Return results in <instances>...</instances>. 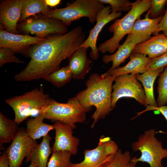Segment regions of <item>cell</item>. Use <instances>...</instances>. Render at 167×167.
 <instances>
[{"label": "cell", "mask_w": 167, "mask_h": 167, "mask_svg": "<svg viewBox=\"0 0 167 167\" xmlns=\"http://www.w3.org/2000/svg\"><path fill=\"white\" fill-rule=\"evenodd\" d=\"M85 38L83 28L79 26L65 34L47 36L31 47L28 54L30 60L22 71L15 75V80L23 82L44 79L59 69L62 61L79 48Z\"/></svg>", "instance_id": "cell-1"}, {"label": "cell", "mask_w": 167, "mask_h": 167, "mask_svg": "<svg viewBox=\"0 0 167 167\" xmlns=\"http://www.w3.org/2000/svg\"><path fill=\"white\" fill-rule=\"evenodd\" d=\"M115 77L108 76L102 78L97 73L92 74L85 83L86 88L75 96L82 107L87 112L93 106L96 110L91 117L94 121L93 128L101 119H104L111 109L113 83Z\"/></svg>", "instance_id": "cell-2"}, {"label": "cell", "mask_w": 167, "mask_h": 167, "mask_svg": "<svg viewBox=\"0 0 167 167\" xmlns=\"http://www.w3.org/2000/svg\"><path fill=\"white\" fill-rule=\"evenodd\" d=\"M131 5V10L121 19H116L109 27V31L112 33L113 36L99 45V52L102 54L107 52L113 54L120 45V41L129 33L136 20L148 11L151 6L150 0H137Z\"/></svg>", "instance_id": "cell-3"}, {"label": "cell", "mask_w": 167, "mask_h": 167, "mask_svg": "<svg viewBox=\"0 0 167 167\" xmlns=\"http://www.w3.org/2000/svg\"><path fill=\"white\" fill-rule=\"evenodd\" d=\"M99 0H76L63 8L49 9L45 16L61 21L66 26L74 21L86 17L92 24L96 22L97 13L105 7Z\"/></svg>", "instance_id": "cell-4"}, {"label": "cell", "mask_w": 167, "mask_h": 167, "mask_svg": "<svg viewBox=\"0 0 167 167\" xmlns=\"http://www.w3.org/2000/svg\"><path fill=\"white\" fill-rule=\"evenodd\" d=\"M87 112L75 96L69 99L66 103L57 102L49 97L39 114L45 119L67 123L75 129V123L85 121Z\"/></svg>", "instance_id": "cell-5"}, {"label": "cell", "mask_w": 167, "mask_h": 167, "mask_svg": "<svg viewBox=\"0 0 167 167\" xmlns=\"http://www.w3.org/2000/svg\"><path fill=\"white\" fill-rule=\"evenodd\" d=\"M156 134L154 129L146 130L139 136L136 141L132 143L133 152L139 151L141 153L139 157L131 158L136 163L145 162L150 167H165L162 161L167 158V149L163 148L161 142L156 137Z\"/></svg>", "instance_id": "cell-6"}, {"label": "cell", "mask_w": 167, "mask_h": 167, "mask_svg": "<svg viewBox=\"0 0 167 167\" xmlns=\"http://www.w3.org/2000/svg\"><path fill=\"white\" fill-rule=\"evenodd\" d=\"M49 98V95L45 93L43 87L41 86L39 88H35L5 101L13 109L15 115L14 120L18 125L30 116L39 114Z\"/></svg>", "instance_id": "cell-7"}, {"label": "cell", "mask_w": 167, "mask_h": 167, "mask_svg": "<svg viewBox=\"0 0 167 167\" xmlns=\"http://www.w3.org/2000/svg\"><path fill=\"white\" fill-rule=\"evenodd\" d=\"M17 29L28 34L45 38L54 34H65L68 31L67 26L60 20L44 16L28 18L17 25Z\"/></svg>", "instance_id": "cell-8"}, {"label": "cell", "mask_w": 167, "mask_h": 167, "mask_svg": "<svg viewBox=\"0 0 167 167\" xmlns=\"http://www.w3.org/2000/svg\"><path fill=\"white\" fill-rule=\"evenodd\" d=\"M136 74H126L116 77L113 85L111 109L116 106L119 99L123 97L135 99L140 104L146 106L145 92L136 78Z\"/></svg>", "instance_id": "cell-9"}, {"label": "cell", "mask_w": 167, "mask_h": 167, "mask_svg": "<svg viewBox=\"0 0 167 167\" xmlns=\"http://www.w3.org/2000/svg\"><path fill=\"white\" fill-rule=\"evenodd\" d=\"M118 149L117 144L110 137L102 135L96 148L85 150L84 159L82 161L77 163L71 162L69 167H96L109 163Z\"/></svg>", "instance_id": "cell-10"}, {"label": "cell", "mask_w": 167, "mask_h": 167, "mask_svg": "<svg viewBox=\"0 0 167 167\" xmlns=\"http://www.w3.org/2000/svg\"><path fill=\"white\" fill-rule=\"evenodd\" d=\"M38 144L36 140L32 139L24 127L19 128L10 146L5 151L10 167H19L25 157L28 156Z\"/></svg>", "instance_id": "cell-11"}, {"label": "cell", "mask_w": 167, "mask_h": 167, "mask_svg": "<svg viewBox=\"0 0 167 167\" xmlns=\"http://www.w3.org/2000/svg\"><path fill=\"white\" fill-rule=\"evenodd\" d=\"M122 14V12H112L110 6H105L97 13L96 24L93 28L90 29L88 37L80 46L87 49L89 47L91 48L89 54L92 60H96L99 57L96 42L102 29L108 23L121 16Z\"/></svg>", "instance_id": "cell-12"}, {"label": "cell", "mask_w": 167, "mask_h": 167, "mask_svg": "<svg viewBox=\"0 0 167 167\" xmlns=\"http://www.w3.org/2000/svg\"><path fill=\"white\" fill-rule=\"evenodd\" d=\"M45 38L32 36L28 34H13L3 29H0V48H9L28 57L31 47L41 42Z\"/></svg>", "instance_id": "cell-13"}, {"label": "cell", "mask_w": 167, "mask_h": 167, "mask_svg": "<svg viewBox=\"0 0 167 167\" xmlns=\"http://www.w3.org/2000/svg\"><path fill=\"white\" fill-rule=\"evenodd\" d=\"M55 130L54 142L52 147V152L67 151L71 155L78 152L79 140L73 135L74 128L70 124L56 121L53 125Z\"/></svg>", "instance_id": "cell-14"}, {"label": "cell", "mask_w": 167, "mask_h": 167, "mask_svg": "<svg viewBox=\"0 0 167 167\" xmlns=\"http://www.w3.org/2000/svg\"><path fill=\"white\" fill-rule=\"evenodd\" d=\"M23 0H5L0 5V22L7 32L18 34L17 23L21 15Z\"/></svg>", "instance_id": "cell-15"}, {"label": "cell", "mask_w": 167, "mask_h": 167, "mask_svg": "<svg viewBox=\"0 0 167 167\" xmlns=\"http://www.w3.org/2000/svg\"><path fill=\"white\" fill-rule=\"evenodd\" d=\"M150 58L144 54L132 53L130 56V60L126 65L114 69H109L102 74L101 77L103 78L108 76L116 77L126 74L143 73L146 71Z\"/></svg>", "instance_id": "cell-16"}, {"label": "cell", "mask_w": 167, "mask_h": 167, "mask_svg": "<svg viewBox=\"0 0 167 167\" xmlns=\"http://www.w3.org/2000/svg\"><path fill=\"white\" fill-rule=\"evenodd\" d=\"M149 14L148 11L144 19H141L140 17L138 19L128 34L139 40L140 43L150 38L152 34L155 35L158 33V25L163 16L152 19L149 17Z\"/></svg>", "instance_id": "cell-17"}, {"label": "cell", "mask_w": 167, "mask_h": 167, "mask_svg": "<svg viewBox=\"0 0 167 167\" xmlns=\"http://www.w3.org/2000/svg\"><path fill=\"white\" fill-rule=\"evenodd\" d=\"M167 52V36L163 33H158L137 44L132 53L144 54L150 58H153Z\"/></svg>", "instance_id": "cell-18"}, {"label": "cell", "mask_w": 167, "mask_h": 167, "mask_svg": "<svg viewBox=\"0 0 167 167\" xmlns=\"http://www.w3.org/2000/svg\"><path fill=\"white\" fill-rule=\"evenodd\" d=\"M87 49L80 47L68 58L67 65L75 79H83L89 71L91 61L88 58Z\"/></svg>", "instance_id": "cell-19"}, {"label": "cell", "mask_w": 167, "mask_h": 167, "mask_svg": "<svg viewBox=\"0 0 167 167\" xmlns=\"http://www.w3.org/2000/svg\"><path fill=\"white\" fill-rule=\"evenodd\" d=\"M139 43L138 39L127 34L126 40L119 46L116 52L111 55H104L102 61L105 64L112 62V65L109 70L116 69L130 56L135 46Z\"/></svg>", "instance_id": "cell-20"}, {"label": "cell", "mask_w": 167, "mask_h": 167, "mask_svg": "<svg viewBox=\"0 0 167 167\" xmlns=\"http://www.w3.org/2000/svg\"><path fill=\"white\" fill-rule=\"evenodd\" d=\"M51 139L49 134L44 136L41 142L26 157L25 162L30 161L36 167H47L48 158L52 152L50 145Z\"/></svg>", "instance_id": "cell-21"}, {"label": "cell", "mask_w": 167, "mask_h": 167, "mask_svg": "<svg viewBox=\"0 0 167 167\" xmlns=\"http://www.w3.org/2000/svg\"><path fill=\"white\" fill-rule=\"evenodd\" d=\"M165 68L157 70H150L143 73L136 74V78L142 83L146 97V106L158 107L154 96L153 85L154 81Z\"/></svg>", "instance_id": "cell-22"}, {"label": "cell", "mask_w": 167, "mask_h": 167, "mask_svg": "<svg viewBox=\"0 0 167 167\" xmlns=\"http://www.w3.org/2000/svg\"><path fill=\"white\" fill-rule=\"evenodd\" d=\"M45 118L41 114L33 118L28 119L27 122L25 131L28 135L32 139L36 140L44 137L49 131L54 130L53 125L44 123Z\"/></svg>", "instance_id": "cell-23"}, {"label": "cell", "mask_w": 167, "mask_h": 167, "mask_svg": "<svg viewBox=\"0 0 167 167\" xmlns=\"http://www.w3.org/2000/svg\"><path fill=\"white\" fill-rule=\"evenodd\" d=\"M16 122L6 117L0 112V150L5 149L3 144L12 141L17 133L19 128Z\"/></svg>", "instance_id": "cell-24"}, {"label": "cell", "mask_w": 167, "mask_h": 167, "mask_svg": "<svg viewBox=\"0 0 167 167\" xmlns=\"http://www.w3.org/2000/svg\"><path fill=\"white\" fill-rule=\"evenodd\" d=\"M49 9L45 0H23L19 22L36 14L41 13L46 16Z\"/></svg>", "instance_id": "cell-25"}, {"label": "cell", "mask_w": 167, "mask_h": 167, "mask_svg": "<svg viewBox=\"0 0 167 167\" xmlns=\"http://www.w3.org/2000/svg\"><path fill=\"white\" fill-rule=\"evenodd\" d=\"M72 78L71 72L67 66L52 72L44 79L60 88L69 82Z\"/></svg>", "instance_id": "cell-26"}, {"label": "cell", "mask_w": 167, "mask_h": 167, "mask_svg": "<svg viewBox=\"0 0 167 167\" xmlns=\"http://www.w3.org/2000/svg\"><path fill=\"white\" fill-rule=\"evenodd\" d=\"M159 75L157 87L158 96L156 100L158 107L165 105L167 104V66Z\"/></svg>", "instance_id": "cell-27"}, {"label": "cell", "mask_w": 167, "mask_h": 167, "mask_svg": "<svg viewBox=\"0 0 167 167\" xmlns=\"http://www.w3.org/2000/svg\"><path fill=\"white\" fill-rule=\"evenodd\" d=\"M71 155L67 151L53 152L48 162L47 167H69Z\"/></svg>", "instance_id": "cell-28"}, {"label": "cell", "mask_w": 167, "mask_h": 167, "mask_svg": "<svg viewBox=\"0 0 167 167\" xmlns=\"http://www.w3.org/2000/svg\"><path fill=\"white\" fill-rule=\"evenodd\" d=\"M130 152L128 151L123 153L118 149L111 161L106 167H128L131 159Z\"/></svg>", "instance_id": "cell-29"}, {"label": "cell", "mask_w": 167, "mask_h": 167, "mask_svg": "<svg viewBox=\"0 0 167 167\" xmlns=\"http://www.w3.org/2000/svg\"><path fill=\"white\" fill-rule=\"evenodd\" d=\"M103 4L110 5L112 12H129L131 9V2L128 0H99Z\"/></svg>", "instance_id": "cell-30"}, {"label": "cell", "mask_w": 167, "mask_h": 167, "mask_svg": "<svg viewBox=\"0 0 167 167\" xmlns=\"http://www.w3.org/2000/svg\"><path fill=\"white\" fill-rule=\"evenodd\" d=\"M150 2L151 7L148 11L149 17L154 19L163 16L165 11L167 0H150Z\"/></svg>", "instance_id": "cell-31"}, {"label": "cell", "mask_w": 167, "mask_h": 167, "mask_svg": "<svg viewBox=\"0 0 167 167\" xmlns=\"http://www.w3.org/2000/svg\"><path fill=\"white\" fill-rule=\"evenodd\" d=\"M15 52L7 48H0V66L7 63L16 62L23 63L24 61H21L15 56Z\"/></svg>", "instance_id": "cell-32"}, {"label": "cell", "mask_w": 167, "mask_h": 167, "mask_svg": "<svg viewBox=\"0 0 167 167\" xmlns=\"http://www.w3.org/2000/svg\"><path fill=\"white\" fill-rule=\"evenodd\" d=\"M167 66V52L162 55L150 58L147 66L146 71L165 68Z\"/></svg>", "instance_id": "cell-33"}, {"label": "cell", "mask_w": 167, "mask_h": 167, "mask_svg": "<svg viewBox=\"0 0 167 167\" xmlns=\"http://www.w3.org/2000/svg\"><path fill=\"white\" fill-rule=\"evenodd\" d=\"M165 14L159 23L157 29L159 33L162 31L163 33L167 36V5Z\"/></svg>", "instance_id": "cell-34"}, {"label": "cell", "mask_w": 167, "mask_h": 167, "mask_svg": "<svg viewBox=\"0 0 167 167\" xmlns=\"http://www.w3.org/2000/svg\"><path fill=\"white\" fill-rule=\"evenodd\" d=\"M157 110L160 112L164 117L167 121V105H164L160 107H151L146 106V109L143 111L138 113V115L144 112L149 110Z\"/></svg>", "instance_id": "cell-35"}, {"label": "cell", "mask_w": 167, "mask_h": 167, "mask_svg": "<svg viewBox=\"0 0 167 167\" xmlns=\"http://www.w3.org/2000/svg\"><path fill=\"white\" fill-rule=\"evenodd\" d=\"M0 167H10L7 154L6 151L0 156Z\"/></svg>", "instance_id": "cell-36"}, {"label": "cell", "mask_w": 167, "mask_h": 167, "mask_svg": "<svg viewBox=\"0 0 167 167\" xmlns=\"http://www.w3.org/2000/svg\"><path fill=\"white\" fill-rule=\"evenodd\" d=\"M45 1L48 6L55 7L60 4L62 1L60 0H45Z\"/></svg>", "instance_id": "cell-37"}, {"label": "cell", "mask_w": 167, "mask_h": 167, "mask_svg": "<svg viewBox=\"0 0 167 167\" xmlns=\"http://www.w3.org/2000/svg\"><path fill=\"white\" fill-rule=\"evenodd\" d=\"M136 163L131 159L130 162L129 164L128 167H136Z\"/></svg>", "instance_id": "cell-38"}, {"label": "cell", "mask_w": 167, "mask_h": 167, "mask_svg": "<svg viewBox=\"0 0 167 167\" xmlns=\"http://www.w3.org/2000/svg\"><path fill=\"white\" fill-rule=\"evenodd\" d=\"M109 163L104 164L100 165H99L96 167H106Z\"/></svg>", "instance_id": "cell-39"}, {"label": "cell", "mask_w": 167, "mask_h": 167, "mask_svg": "<svg viewBox=\"0 0 167 167\" xmlns=\"http://www.w3.org/2000/svg\"><path fill=\"white\" fill-rule=\"evenodd\" d=\"M28 167H36L32 163H31Z\"/></svg>", "instance_id": "cell-40"}]
</instances>
